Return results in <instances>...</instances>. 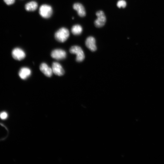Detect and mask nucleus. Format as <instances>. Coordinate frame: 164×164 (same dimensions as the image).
I'll list each match as a JSON object with an SVG mask.
<instances>
[{"instance_id":"nucleus-6","label":"nucleus","mask_w":164,"mask_h":164,"mask_svg":"<svg viewBox=\"0 0 164 164\" xmlns=\"http://www.w3.org/2000/svg\"><path fill=\"white\" fill-rule=\"evenodd\" d=\"M12 55L14 59L18 61L23 60L26 56L24 51L19 48H16L13 50Z\"/></svg>"},{"instance_id":"nucleus-11","label":"nucleus","mask_w":164,"mask_h":164,"mask_svg":"<svg viewBox=\"0 0 164 164\" xmlns=\"http://www.w3.org/2000/svg\"><path fill=\"white\" fill-rule=\"evenodd\" d=\"M31 74V71L28 68L26 67H22L21 68L19 73V75L20 77L22 80H26L29 77Z\"/></svg>"},{"instance_id":"nucleus-3","label":"nucleus","mask_w":164,"mask_h":164,"mask_svg":"<svg viewBox=\"0 0 164 164\" xmlns=\"http://www.w3.org/2000/svg\"><path fill=\"white\" fill-rule=\"evenodd\" d=\"M70 52L76 55V60L78 62L82 61L84 59V54L81 47L77 46H72L70 49Z\"/></svg>"},{"instance_id":"nucleus-9","label":"nucleus","mask_w":164,"mask_h":164,"mask_svg":"<svg viewBox=\"0 0 164 164\" xmlns=\"http://www.w3.org/2000/svg\"><path fill=\"white\" fill-rule=\"evenodd\" d=\"M73 8L77 11L78 15L83 17L86 15L85 9L83 5L80 3H76L73 4Z\"/></svg>"},{"instance_id":"nucleus-7","label":"nucleus","mask_w":164,"mask_h":164,"mask_svg":"<svg viewBox=\"0 0 164 164\" xmlns=\"http://www.w3.org/2000/svg\"><path fill=\"white\" fill-rule=\"evenodd\" d=\"M52 69L54 74L59 76H61L64 75L65 71L63 67L57 62H54L52 65Z\"/></svg>"},{"instance_id":"nucleus-10","label":"nucleus","mask_w":164,"mask_h":164,"mask_svg":"<svg viewBox=\"0 0 164 164\" xmlns=\"http://www.w3.org/2000/svg\"><path fill=\"white\" fill-rule=\"evenodd\" d=\"M86 45L87 48L92 52H94L97 50L95 39L93 37H89L87 38Z\"/></svg>"},{"instance_id":"nucleus-2","label":"nucleus","mask_w":164,"mask_h":164,"mask_svg":"<svg viewBox=\"0 0 164 164\" xmlns=\"http://www.w3.org/2000/svg\"><path fill=\"white\" fill-rule=\"evenodd\" d=\"M53 11L52 7L47 4L42 5L39 9V14L42 18L46 19L49 18L52 16Z\"/></svg>"},{"instance_id":"nucleus-14","label":"nucleus","mask_w":164,"mask_h":164,"mask_svg":"<svg viewBox=\"0 0 164 164\" xmlns=\"http://www.w3.org/2000/svg\"><path fill=\"white\" fill-rule=\"evenodd\" d=\"M117 5L119 8L122 7L123 8H125L127 5V3L126 1L124 0H120L118 1L117 4Z\"/></svg>"},{"instance_id":"nucleus-1","label":"nucleus","mask_w":164,"mask_h":164,"mask_svg":"<svg viewBox=\"0 0 164 164\" xmlns=\"http://www.w3.org/2000/svg\"><path fill=\"white\" fill-rule=\"evenodd\" d=\"M70 35L69 30L65 27L60 28L55 33L54 37L58 42L63 43L69 38Z\"/></svg>"},{"instance_id":"nucleus-8","label":"nucleus","mask_w":164,"mask_h":164,"mask_svg":"<svg viewBox=\"0 0 164 164\" xmlns=\"http://www.w3.org/2000/svg\"><path fill=\"white\" fill-rule=\"evenodd\" d=\"M39 69L47 77H50L52 76L53 73L52 69L49 67L46 63L42 64L39 67Z\"/></svg>"},{"instance_id":"nucleus-4","label":"nucleus","mask_w":164,"mask_h":164,"mask_svg":"<svg viewBox=\"0 0 164 164\" xmlns=\"http://www.w3.org/2000/svg\"><path fill=\"white\" fill-rule=\"evenodd\" d=\"M97 18L94 22L95 26L98 28L103 27L106 22V16L103 11L100 10L97 11L96 14Z\"/></svg>"},{"instance_id":"nucleus-12","label":"nucleus","mask_w":164,"mask_h":164,"mask_svg":"<svg viewBox=\"0 0 164 164\" xmlns=\"http://www.w3.org/2000/svg\"><path fill=\"white\" fill-rule=\"evenodd\" d=\"M38 6V4L36 2L32 1L25 5V9L28 11H34L37 9Z\"/></svg>"},{"instance_id":"nucleus-5","label":"nucleus","mask_w":164,"mask_h":164,"mask_svg":"<svg viewBox=\"0 0 164 164\" xmlns=\"http://www.w3.org/2000/svg\"><path fill=\"white\" fill-rule=\"evenodd\" d=\"M51 56L53 58L56 60H62L66 58V53L63 50L56 49L52 51Z\"/></svg>"},{"instance_id":"nucleus-15","label":"nucleus","mask_w":164,"mask_h":164,"mask_svg":"<svg viewBox=\"0 0 164 164\" xmlns=\"http://www.w3.org/2000/svg\"><path fill=\"white\" fill-rule=\"evenodd\" d=\"M8 117V114L6 112H2L0 114V118L1 119L3 120H4L6 119Z\"/></svg>"},{"instance_id":"nucleus-16","label":"nucleus","mask_w":164,"mask_h":164,"mask_svg":"<svg viewBox=\"0 0 164 164\" xmlns=\"http://www.w3.org/2000/svg\"><path fill=\"white\" fill-rule=\"evenodd\" d=\"M4 2L8 5H10L14 4L15 0H4Z\"/></svg>"},{"instance_id":"nucleus-13","label":"nucleus","mask_w":164,"mask_h":164,"mask_svg":"<svg viewBox=\"0 0 164 164\" xmlns=\"http://www.w3.org/2000/svg\"><path fill=\"white\" fill-rule=\"evenodd\" d=\"M82 30V28L81 25L76 24L72 27L71 32L73 35H78L81 34Z\"/></svg>"}]
</instances>
